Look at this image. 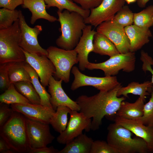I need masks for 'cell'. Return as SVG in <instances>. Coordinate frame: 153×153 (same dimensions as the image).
Here are the masks:
<instances>
[{
    "instance_id": "obj_1",
    "label": "cell",
    "mask_w": 153,
    "mask_h": 153,
    "mask_svg": "<svg viewBox=\"0 0 153 153\" xmlns=\"http://www.w3.org/2000/svg\"><path fill=\"white\" fill-rule=\"evenodd\" d=\"M122 86L120 83L114 89L107 91H99L92 96L86 95L79 96L76 101L81 112L87 118H92L91 129H98L104 116L110 117L116 114L125 97L117 96L118 91Z\"/></svg>"
},
{
    "instance_id": "obj_2",
    "label": "cell",
    "mask_w": 153,
    "mask_h": 153,
    "mask_svg": "<svg viewBox=\"0 0 153 153\" xmlns=\"http://www.w3.org/2000/svg\"><path fill=\"white\" fill-rule=\"evenodd\" d=\"M57 13L61 34L56 40V44L60 48L73 50L78 42L86 25L84 18L77 12L66 10L62 12L58 10Z\"/></svg>"
},
{
    "instance_id": "obj_3",
    "label": "cell",
    "mask_w": 153,
    "mask_h": 153,
    "mask_svg": "<svg viewBox=\"0 0 153 153\" xmlns=\"http://www.w3.org/2000/svg\"><path fill=\"white\" fill-rule=\"evenodd\" d=\"M0 136L14 152L29 153L31 149L26 118L20 113L14 111L8 120L0 127Z\"/></svg>"
},
{
    "instance_id": "obj_4",
    "label": "cell",
    "mask_w": 153,
    "mask_h": 153,
    "mask_svg": "<svg viewBox=\"0 0 153 153\" xmlns=\"http://www.w3.org/2000/svg\"><path fill=\"white\" fill-rule=\"evenodd\" d=\"M107 142L117 153H147L149 152L147 144L142 138L132 137L133 133L114 122L107 127Z\"/></svg>"
},
{
    "instance_id": "obj_5",
    "label": "cell",
    "mask_w": 153,
    "mask_h": 153,
    "mask_svg": "<svg viewBox=\"0 0 153 153\" xmlns=\"http://www.w3.org/2000/svg\"><path fill=\"white\" fill-rule=\"evenodd\" d=\"M20 37L18 19L10 27L0 29V64L25 61V54L20 45Z\"/></svg>"
},
{
    "instance_id": "obj_6",
    "label": "cell",
    "mask_w": 153,
    "mask_h": 153,
    "mask_svg": "<svg viewBox=\"0 0 153 153\" xmlns=\"http://www.w3.org/2000/svg\"><path fill=\"white\" fill-rule=\"evenodd\" d=\"M46 50L47 56L55 68L54 75L65 83H68L73 67L78 63L76 51L75 49L67 50L52 46Z\"/></svg>"
},
{
    "instance_id": "obj_7",
    "label": "cell",
    "mask_w": 153,
    "mask_h": 153,
    "mask_svg": "<svg viewBox=\"0 0 153 153\" xmlns=\"http://www.w3.org/2000/svg\"><path fill=\"white\" fill-rule=\"evenodd\" d=\"M136 58L135 53L129 52L119 53L106 61L99 63L89 62L86 69L89 70L99 69L104 72L105 76H114L121 70L126 73L133 71L135 68Z\"/></svg>"
},
{
    "instance_id": "obj_8",
    "label": "cell",
    "mask_w": 153,
    "mask_h": 153,
    "mask_svg": "<svg viewBox=\"0 0 153 153\" xmlns=\"http://www.w3.org/2000/svg\"><path fill=\"white\" fill-rule=\"evenodd\" d=\"M74 76V79L71 89L74 91L84 86H92L101 91L111 90L120 83L115 76L97 77L87 76L82 73L78 67L73 66L71 71Z\"/></svg>"
},
{
    "instance_id": "obj_9",
    "label": "cell",
    "mask_w": 153,
    "mask_h": 153,
    "mask_svg": "<svg viewBox=\"0 0 153 153\" xmlns=\"http://www.w3.org/2000/svg\"><path fill=\"white\" fill-rule=\"evenodd\" d=\"M18 21L20 30V45L21 48L30 53L47 56V50L40 46L38 41V36L42 30V26L37 25L34 27H29L21 10Z\"/></svg>"
},
{
    "instance_id": "obj_10",
    "label": "cell",
    "mask_w": 153,
    "mask_h": 153,
    "mask_svg": "<svg viewBox=\"0 0 153 153\" xmlns=\"http://www.w3.org/2000/svg\"><path fill=\"white\" fill-rule=\"evenodd\" d=\"M125 2V0H103L98 6L90 10L89 15L84 18L85 23L96 27L112 20Z\"/></svg>"
},
{
    "instance_id": "obj_11",
    "label": "cell",
    "mask_w": 153,
    "mask_h": 153,
    "mask_svg": "<svg viewBox=\"0 0 153 153\" xmlns=\"http://www.w3.org/2000/svg\"><path fill=\"white\" fill-rule=\"evenodd\" d=\"M70 119L65 129L60 133L57 138L60 144H66L82 133L91 129V120L86 117L81 112L71 110Z\"/></svg>"
},
{
    "instance_id": "obj_12",
    "label": "cell",
    "mask_w": 153,
    "mask_h": 153,
    "mask_svg": "<svg viewBox=\"0 0 153 153\" xmlns=\"http://www.w3.org/2000/svg\"><path fill=\"white\" fill-rule=\"evenodd\" d=\"M96 31L107 37L121 54L130 52V43L124 27L112 20L104 22L97 27Z\"/></svg>"
},
{
    "instance_id": "obj_13",
    "label": "cell",
    "mask_w": 153,
    "mask_h": 153,
    "mask_svg": "<svg viewBox=\"0 0 153 153\" xmlns=\"http://www.w3.org/2000/svg\"><path fill=\"white\" fill-rule=\"evenodd\" d=\"M25 118L27 132L31 149L46 146L52 142L55 137L50 133L49 124Z\"/></svg>"
},
{
    "instance_id": "obj_14",
    "label": "cell",
    "mask_w": 153,
    "mask_h": 153,
    "mask_svg": "<svg viewBox=\"0 0 153 153\" xmlns=\"http://www.w3.org/2000/svg\"><path fill=\"white\" fill-rule=\"evenodd\" d=\"M23 50L25 56V62L36 72L41 83L45 88L48 86L50 78L55 73L56 69L53 64L46 55L30 53Z\"/></svg>"
},
{
    "instance_id": "obj_15",
    "label": "cell",
    "mask_w": 153,
    "mask_h": 153,
    "mask_svg": "<svg viewBox=\"0 0 153 153\" xmlns=\"http://www.w3.org/2000/svg\"><path fill=\"white\" fill-rule=\"evenodd\" d=\"M62 81L61 80H56L53 76L49 80L48 91L51 96L50 102L53 108L56 111L58 107L63 106L69 108L71 110L79 112L78 104L67 95L62 88Z\"/></svg>"
},
{
    "instance_id": "obj_16",
    "label": "cell",
    "mask_w": 153,
    "mask_h": 153,
    "mask_svg": "<svg viewBox=\"0 0 153 153\" xmlns=\"http://www.w3.org/2000/svg\"><path fill=\"white\" fill-rule=\"evenodd\" d=\"M96 32V31L92 29V25H86L83 30L78 42L74 48L77 54L78 68L81 71L86 69L89 62L88 56L93 51L94 38Z\"/></svg>"
},
{
    "instance_id": "obj_17",
    "label": "cell",
    "mask_w": 153,
    "mask_h": 153,
    "mask_svg": "<svg viewBox=\"0 0 153 153\" xmlns=\"http://www.w3.org/2000/svg\"><path fill=\"white\" fill-rule=\"evenodd\" d=\"M13 110L22 114L25 117L41 122L50 124V121L56 111L41 104L29 103L26 105H10Z\"/></svg>"
},
{
    "instance_id": "obj_18",
    "label": "cell",
    "mask_w": 153,
    "mask_h": 153,
    "mask_svg": "<svg viewBox=\"0 0 153 153\" xmlns=\"http://www.w3.org/2000/svg\"><path fill=\"white\" fill-rule=\"evenodd\" d=\"M114 121L143 139L147 144L149 152H153V125L146 126L138 120H128L116 115Z\"/></svg>"
},
{
    "instance_id": "obj_19",
    "label": "cell",
    "mask_w": 153,
    "mask_h": 153,
    "mask_svg": "<svg viewBox=\"0 0 153 153\" xmlns=\"http://www.w3.org/2000/svg\"><path fill=\"white\" fill-rule=\"evenodd\" d=\"M125 32L130 42V52H134L141 48L150 41L152 36L149 28H141L134 24L124 28Z\"/></svg>"
},
{
    "instance_id": "obj_20",
    "label": "cell",
    "mask_w": 153,
    "mask_h": 153,
    "mask_svg": "<svg viewBox=\"0 0 153 153\" xmlns=\"http://www.w3.org/2000/svg\"><path fill=\"white\" fill-rule=\"evenodd\" d=\"M145 99L139 97L133 103L123 101L116 115L128 120H138L143 115Z\"/></svg>"
},
{
    "instance_id": "obj_21",
    "label": "cell",
    "mask_w": 153,
    "mask_h": 153,
    "mask_svg": "<svg viewBox=\"0 0 153 153\" xmlns=\"http://www.w3.org/2000/svg\"><path fill=\"white\" fill-rule=\"evenodd\" d=\"M22 7L27 8L31 12L30 23L33 24L36 20L43 19L53 22L58 20L55 17L51 15L46 12L44 0H24Z\"/></svg>"
},
{
    "instance_id": "obj_22",
    "label": "cell",
    "mask_w": 153,
    "mask_h": 153,
    "mask_svg": "<svg viewBox=\"0 0 153 153\" xmlns=\"http://www.w3.org/2000/svg\"><path fill=\"white\" fill-rule=\"evenodd\" d=\"M94 141L82 133L65 144L58 153H90Z\"/></svg>"
},
{
    "instance_id": "obj_23",
    "label": "cell",
    "mask_w": 153,
    "mask_h": 153,
    "mask_svg": "<svg viewBox=\"0 0 153 153\" xmlns=\"http://www.w3.org/2000/svg\"><path fill=\"white\" fill-rule=\"evenodd\" d=\"M153 90V84L151 81H146L141 83L133 82L126 87L121 86L118 91L117 96L119 97L122 95L125 97H128V94H131L146 98V96L150 94Z\"/></svg>"
},
{
    "instance_id": "obj_24",
    "label": "cell",
    "mask_w": 153,
    "mask_h": 153,
    "mask_svg": "<svg viewBox=\"0 0 153 153\" xmlns=\"http://www.w3.org/2000/svg\"><path fill=\"white\" fill-rule=\"evenodd\" d=\"M93 52L111 57L120 53L114 44L107 37L96 31L93 41Z\"/></svg>"
},
{
    "instance_id": "obj_25",
    "label": "cell",
    "mask_w": 153,
    "mask_h": 153,
    "mask_svg": "<svg viewBox=\"0 0 153 153\" xmlns=\"http://www.w3.org/2000/svg\"><path fill=\"white\" fill-rule=\"evenodd\" d=\"M24 67L29 73L31 78V83L41 99V104L48 108L54 109L50 102L51 96L46 90L39 80V76L34 69L27 63L25 62Z\"/></svg>"
},
{
    "instance_id": "obj_26",
    "label": "cell",
    "mask_w": 153,
    "mask_h": 153,
    "mask_svg": "<svg viewBox=\"0 0 153 153\" xmlns=\"http://www.w3.org/2000/svg\"><path fill=\"white\" fill-rule=\"evenodd\" d=\"M25 61L8 63V71L10 84L20 81L31 83V76L25 69Z\"/></svg>"
},
{
    "instance_id": "obj_27",
    "label": "cell",
    "mask_w": 153,
    "mask_h": 153,
    "mask_svg": "<svg viewBox=\"0 0 153 153\" xmlns=\"http://www.w3.org/2000/svg\"><path fill=\"white\" fill-rule=\"evenodd\" d=\"M46 8L55 7L58 10L63 11L64 9L70 12H76L81 14L84 18L88 17L90 13V10H85L74 3L73 0H44Z\"/></svg>"
},
{
    "instance_id": "obj_28",
    "label": "cell",
    "mask_w": 153,
    "mask_h": 153,
    "mask_svg": "<svg viewBox=\"0 0 153 153\" xmlns=\"http://www.w3.org/2000/svg\"><path fill=\"white\" fill-rule=\"evenodd\" d=\"M71 110L64 106L58 107L50 121V124L54 130L61 133L65 129L68 122V114Z\"/></svg>"
},
{
    "instance_id": "obj_29",
    "label": "cell",
    "mask_w": 153,
    "mask_h": 153,
    "mask_svg": "<svg viewBox=\"0 0 153 153\" xmlns=\"http://www.w3.org/2000/svg\"><path fill=\"white\" fill-rule=\"evenodd\" d=\"M0 103L9 105L14 104L26 105L31 103L17 91L13 83L10 84L8 88L0 95Z\"/></svg>"
},
{
    "instance_id": "obj_30",
    "label": "cell",
    "mask_w": 153,
    "mask_h": 153,
    "mask_svg": "<svg viewBox=\"0 0 153 153\" xmlns=\"http://www.w3.org/2000/svg\"><path fill=\"white\" fill-rule=\"evenodd\" d=\"M20 93L32 104H41V99L32 83L27 81H20L14 83Z\"/></svg>"
},
{
    "instance_id": "obj_31",
    "label": "cell",
    "mask_w": 153,
    "mask_h": 153,
    "mask_svg": "<svg viewBox=\"0 0 153 153\" xmlns=\"http://www.w3.org/2000/svg\"><path fill=\"white\" fill-rule=\"evenodd\" d=\"M133 24L141 28H149L153 26V5L140 12L134 13Z\"/></svg>"
},
{
    "instance_id": "obj_32",
    "label": "cell",
    "mask_w": 153,
    "mask_h": 153,
    "mask_svg": "<svg viewBox=\"0 0 153 153\" xmlns=\"http://www.w3.org/2000/svg\"><path fill=\"white\" fill-rule=\"evenodd\" d=\"M20 10H11L2 8L0 9V29L11 27L19 18Z\"/></svg>"
},
{
    "instance_id": "obj_33",
    "label": "cell",
    "mask_w": 153,
    "mask_h": 153,
    "mask_svg": "<svg viewBox=\"0 0 153 153\" xmlns=\"http://www.w3.org/2000/svg\"><path fill=\"white\" fill-rule=\"evenodd\" d=\"M134 13L127 5H124L116 14L112 19L118 24L125 27L133 22Z\"/></svg>"
},
{
    "instance_id": "obj_34",
    "label": "cell",
    "mask_w": 153,
    "mask_h": 153,
    "mask_svg": "<svg viewBox=\"0 0 153 153\" xmlns=\"http://www.w3.org/2000/svg\"><path fill=\"white\" fill-rule=\"evenodd\" d=\"M149 101L144 104L143 116L138 120L146 126L153 125V90Z\"/></svg>"
},
{
    "instance_id": "obj_35",
    "label": "cell",
    "mask_w": 153,
    "mask_h": 153,
    "mask_svg": "<svg viewBox=\"0 0 153 153\" xmlns=\"http://www.w3.org/2000/svg\"><path fill=\"white\" fill-rule=\"evenodd\" d=\"M90 153H117L107 142L100 140L94 141Z\"/></svg>"
},
{
    "instance_id": "obj_36",
    "label": "cell",
    "mask_w": 153,
    "mask_h": 153,
    "mask_svg": "<svg viewBox=\"0 0 153 153\" xmlns=\"http://www.w3.org/2000/svg\"><path fill=\"white\" fill-rule=\"evenodd\" d=\"M10 85L8 71V63L0 64V88L5 91Z\"/></svg>"
},
{
    "instance_id": "obj_37",
    "label": "cell",
    "mask_w": 153,
    "mask_h": 153,
    "mask_svg": "<svg viewBox=\"0 0 153 153\" xmlns=\"http://www.w3.org/2000/svg\"><path fill=\"white\" fill-rule=\"evenodd\" d=\"M140 59L143 62L142 69V70L146 73L149 71L152 74L151 82L153 84V69L151 66H153V59L149 55L148 53L143 50L141 52Z\"/></svg>"
},
{
    "instance_id": "obj_38",
    "label": "cell",
    "mask_w": 153,
    "mask_h": 153,
    "mask_svg": "<svg viewBox=\"0 0 153 153\" xmlns=\"http://www.w3.org/2000/svg\"><path fill=\"white\" fill-rule=\"evenodd\" d=\"M9 106L6 103H0V127L8 120L14 112Z\"/></svg>"
},
{
    "instance_id": "obj_39",
    "label": "cell",
    "mask_w": 153,
    "mask_h": 153,
    "mask_svg": "<svg viewBox=\"0 0 153 153\" xmlns=\"http://www.w3.org/2000/svg\"><path fill=\"white\" fill-rule=\"evenodd\" d=\"M103 0H73L83 9L90 10L98 6Z\"/></svg>"
},
{
    "instance_id": "obj_40",
    "label": "cell",
    "mask_w": 153,
    "mask_h": 153,
    "mask_svg": "<svg viewBox=\"0 0 153 153\" xmlns=\"http://www.w3.org/2000/svg\"><path fill=\"white\" fill-rule=\"evenodd\" d=\"M24 0H0V7L14 10L18 6L22 5Z\"/></svg>"
},
{
    "instance_id": "obj_41",
    "label": "cell",
    "mask_w": 153,
    "mask_h": 153,
    "mask_svg": "<svg viewBox=\"0 0 153 153\" xmlns=\"http://www.w3.org/2000/svg\"><path fill=\"white\" fill-rule=\"evenodd\" d=\"M59 150L53 146L31 148L29 153H58Z\"/></svg>"
},
{
    "instance_id": "obj_42",
    "label": "cell",
    "mask_w": 153,
    "mask_h": 153,
    "mask_svg": "<svg viewBox=\"0 0 153 153\" xmlns=\"http://www.w3.org/2000/svg\"><path fill=\"white\" fill-rule=\"evenodd\" d=\"M0 152L1 153L14 152L6 142L1 137L0 139Z\"/></svg>"
},
{
    "instance_id": "obj_43",
    "label": "cell",
    "mask_w": 153,
    "mask_h": 153,
    "mask_svg": "<svg viewBox=\"0 0 153 153\" xmlns=\"http://www.w3.org/2000/svg\"><path fill=\"white\" fill-rule=\"evenodd\" d=\"M150 0H137V3L138 6L141 8H143L145 7L147 3Z\"/></svg>"
},
{
    "instance_id": "obj_44",
    "label": "cell",
    "mask_w": 153,
    "mask_h": 153,
    "mask_svg": "<svg viewBox=\"0 0 153 153\" xmlns=\"http://www.w3.org/2000/svg\"><path fill=\"white\" fill-rule=\"evenodd\" d=\"M128 4L135 3L137 1V0H125Z\"/></svg>"
}]
</instances>
